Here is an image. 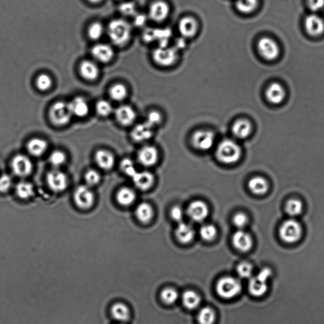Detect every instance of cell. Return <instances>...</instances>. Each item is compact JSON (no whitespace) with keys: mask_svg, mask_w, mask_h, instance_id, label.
<instances>
[{"mask_svg":"<svg viewBox=\"0 0 324 324\" xmlns=\"http://www.w3.org/2000/svg\"><path fill=\"white\" fill-rule=\"evenodd\" d=\"M170 215L172 219L181 222L184 217L183 210L179 206L173 207L170 211Z\"/></svg>","mask_w":324,"mask_h":324,"instance_id":"53","label":"cell"},{"mask_svg":"<svg viewBox=\"0 0 324 324\" xmlns=\"http://www.w3.org/2000/svg\"><path fill=\"white\" fill-rule=\"evenodd\" d=\"M96 111L97 114L102 117H107L112 114L113 108L109 102L101 100V101L97 102Z\"/></svg>","mask_w":324,"mask_h":324,"instance_id":"47","label":"cell"},{"mask_svg":"<svg viewBox=\"0 0 324 324\" xmlns=\"http://www.w3.org/2000/svg\"><path fill=\"white\" fill-rule=\"evenodd\" d=\"M232 242L234 246L241 252H247L251 250L253 247V239L252 236L243 229H239L234 233Z\"/></svg>","mask_w":324,"mask_h":324,"instance_id":"15","label":"cell"},{"mask_svg":"<svg viewBox=\"0 0 324 324\" xmlns=\"http://www.w3.org/2000/svg\"><path fill=\"white\" fill-rule=\"evenodd\" d=\"M47 184L55 193H61L67 188L68 178L66 173L57 168L49 171L46 176Z\"/></svg>","mask_w":324,"mask_h":324,"instance_id":"9","label":"cell"},{"mask_svg":"<svg viewBox=\"0 0 324 324\" xmlns=\"http://www.w3.org/2000/svg\"><path fill=\"white\" fill-rule=\"evenodd\" d=\"M214 142V134L210 131H197L192 136V143L195 148L201 151H207L210 149L213 146Z\"/></svg>","mask_w":324,"mask_h":324,"instance_id":"12","label":"cell"},{"mask_svg":"<svg viewBox=\"0 0 324 324\" xmlns=\"http://www.w3.org/2000/svg\"><path fill=\"white\" fill-rule=\"evenodd\" d=\"M53 81L50 76L45 73L39 75L36 80V85L41 91H47L51 88Z\"/></svg>","mask_w":324,"mask_h":324,"instance_id":"45","label":"cell"},{"mask_svg":"<svg viewBox=\"0 0 324 324\" xmlns=\"http://www.w3.org/2000/svg\"><path fill=\"white\" fill-rule=\"evenodd\" d=\"M119 10L123 15L130 16L136 14L135 5L132 2H125L120 5Z\"/></svg>","mask_w":324,"mask_h":324,"instance_id":"52","label":"cell"},{"mask_svg":"<svg viewBox=\"0 0 324 324\" xmlns=\"http://www.w3.org/2000/svg\"><path fill=\"white\" fill-rule=\"evenodd\" d=\"M232 132L234 136L239 139H245L252 132V126L249 120L241 118L235 121L232 126Z\"/></svg>","mask_w":324,"mask_h":324,"instance_id":"24","label":"cell"},{"mask_svg":"<svg viewBox=\"0 0 324 324\" xmlns=\"http://www.w3.org/2000/svg\"><path fill=\"white\" fill-rule=\"evenodd\" d=\"M153 128L146 122L139 123L134 128L131 132L132 138L137 142H143L148 140L153 135Z\"/></svg>","mask_w":324,"mask_h":324,"instance_id":"25","label":"cell"},{"mask_svg":"<svg viewBox=\"0 0 324 324\" xmlns=\"http://www.w3.org/2000/svg\"><path fill=\"white\" fill-rule=\"evenodd\" d=\"M217 234V229L213 225H205L200 228V236L205 241L209 242L214 240Z\"/></svg>","mask_w":324,"mask_h":324,"instance_id":"40","label":"cell"},{"mask_svg":"<svg viewBox=\"0 0 324 324\" xmlns=\"http://www.w3.org/2000/svg\"><path fill=\"white\" fill-rule=\"evenodd\" d=\"M161 298L165 304L172 305L178 301L179 298L178 292L172 288L163 289L161 292Z\"/></svg>","mask_w":324,"mask_h":324,"instance_id":"41","label":"cell"},{"mask_svg":"<svg viewBox=\"0 0 324 324\" xmlns=\"http://www.w3.org/2000/svg\"><path fill=\"white\" fill-rule=\"evenodd\" d=\"M87 1L91 3V4H99L103 0H87Z\"/></svg>","mask_w":324,"mask_h":324,"instance_id":"56","label":"cell"},{"mask_svg":"<svg viewBox=\"0 0 324 324\" xmlns=\"http://www.w3.org/2000/svg\"><path fill=\"white\" fill-rule=\"evenodd\" d=\"M201 300L200 295L194 291H186L182 296L184 306L189 310L196 309L201 304Z\"/></svg>","mask_w":324,"mask_h":324,"instance_id":"34","label":"cell"},{"mask_svg":"<svg viewBox=\"0 0 324 324\" xmlns=\"http://www.w3.org/2000/svg\"><path fill=\"white\" fill-rule=\"evenodd\" d=\"M97 166L105 170H111L115 165L114 154L107 149H99L94 155Z\"/></svg>","mask_w":324,"mask_h":324,"instance_id":"20","label":"cell"},{"mask_svg":"<svg viewBox=\"0 0 324 324\" xmlns=\"http://www.w3.org/2000/svg\"><path fill=\"white\" fill-rule=\"evenodd\" d=\"M139 163L144 167H152L159 159V153L154 146H146L139 149L138 154Z\"/></svg>","mask_w":324,"mask_h":324,"instance_id":"16","label":"cell"},{"mask_svg":"<svg viewBox=\"0 0 324 324\" xmlns=\"http://www.w3.org/2000/svg\"><path fill=\"white\" fill-rule=\"evenodd\" d=\"M304 209V205L300 200L297 199L289 200L286 205V212L291 217H296L301 214Z\"/></svg>","mask_w":324,"mask_h":324,"instance_id":"38","label":"cell"},{"mask_svg":"<svg viewBox=\"0 0 324 324\" xmlns=\"http://www.w3.org/2000/svg\"><path fill=\"white\" fill-rule=\"evenodd\" d=\"M113 317L120 322H128L130 319L131 312L127 305L122 303H117L111 308Z\"/></svg>","mask_w":324,"mask_h":324,"instance_id":"31","label":"cell"},{"mask_svg":"<svg viewBox=\"0 0 324 324\" xmlns=\"http://www.w3.org/2000/svg\"><path fill=\"white\" fill-rule=\"evenodd\" d=\"M135 214L141 222L146 223L150 222L154 217V210L151 205L147 203H141L136 207Z\"/></svg>","mask_w":324,"mask_h":324,"instance_id":"33","label":"cell"},{"mask_svg":"<svg viewBox=\"0 0 324 324\" xmlns=\"http://www.w3.org/2000/svg\"><path fill=\"white\" fill-rule=\"evenodd\" d=\"M272 275V270L267 267L260 270L256 276H252L248 283L250 293L255 297L264 296L268 291V280Z\"/></svg>","mask_w":324,"mask_h":324,"instance_id":"5","label":"cell"},{"mask_svg":"<svg viewBox=\"0 0 324 324\" xmlns=\"http://www.w3.org/2000/svg\"><path fill=\"white\" fill-rule=\"evenodd\" d=\"M73 200L76 205L82 210H88L93 207L95 202V195L91 187L81 185L76 189Z\"/></svg>","mask_w":324,"mask_h":324,"instance_id":"7","label":"cell"},{"mask_svg":"<svg viewBox=\"0 0 324 324\" xmlns=\"http://www.w3.org/2000/svg\"><path fill=\"white\" fill-rule=\"evenodd\" d=\"M279 236L281 240L287 244H294L301 239L303 235V228L297 220L288 219L282 223L279 228Z\"/></svg>","mask_w":324,"mask_h":324,"instance_id":"3","label":"cell"},{"mask_svg":"<svg viewBox=\"0 0 324 324\" xmlns=\"http://www.w3.org/2000/svg\"><path fill=\"white\" fill-rule=\"evenodd\" d=\"M234 225L239 229H243L248 223L247 215L243 212H238L234 215L233 218Z\"/></svg>","mask_w":324,"mask_h":324,"instance_id":"49","label":"cell"},{"mask_svg":"<svg viewBox=\"0 0 324 324\" xmlns=\"http://www.w3.org/2000/svg\"><path fill=\"white\" fill-rule=\"evenodd\" d=\"M197 320L200 324H214L216 315L214 310L210 307H204L197 314Z\"/></svg>","mask_w":324,"mask_h":324,"instance_id":"36","label":"cell"},{"mask_svg":"<svg viewBox=\"0 0 324 324\" xmlns=\"http://www.w3.org/2000/svg\"><path fill=\"white\" fill-rule=\"evenodd\" d=\"M91 53L94 59L104 63L110 62L114 55L112 47L105 44H99L94 46Z\"/></svg>","mask_w":324,"mask_h":324,"instance_id":"23","label":"cell"},{"mask_svg":"<svg viewBox=\"0 0 324 324\" xmlns=\"http://www.w3.org/2000/svg\"><path fill=\"white\" fill-rule=\"evenodd\" d=\"M146 22V18L143 16V15H139L138 16H136L135 18V20H134V22H135L136 24L138 26H143L144 22Z\"/></svg>","mask_w":324,"mask_h":324,"instance_id":"55","label":"cell"},{"mask_svg":"<svg viewBox=\"0 0 324 324\" xmlns=\"http://www.w3.org/2000/svg\"><path fill=\"white\" fill-rule=\"evenodd\" d=\"M49 162L55 168L61 167L67 161V156L61 150H55L53 152L49 157Z\"/></svg>","mask_w":324,"mask_h":324,"instance_id":"42","label":"cell"},{"mask_svg":"<svg viewBox=\"0 0 324 324\" xmlns=\"http://www.w3.org/2000/svg\"><path fill=\"white\" fill-rule=\"evenodd\" d=\"M88 34L92 39L96 40L101 38L104 34V27L100 23H93L89 28Z\"/></svg>","mask_w":324,"mask_h":324,"instance_id":"48","label":"cell"},{"mask_svg":"<svg viewBox=\"0 0 324 324\" xmlns=\"http://www.w3.org/2000/svg\"><path fill=\"white\" fill-rule=\"evenodd\" d=\"M268 184L265 179L257 176L250 179L248 182V188L253 193L262 196L267 193Z\"/></svg>","mask_w":324,"mask_h":324,"instance_id":"28","label":"cell"},{"mask_svg":"<svg viewBox=\"0 0 324 324\" xmlns=\"http://www.w3.org/2000/svg\"><path fill=\"white\" fill-rule=\"evenodd\" d=\"M101 175L96 170L89 169L87 171L84 179L86 185L93 187L97 185L101 181Z\"/></svg>","mask_w":324,"mask_h":324,"instance_id":"44","label":"cell"},{"mask_svg":"<svg viewBox=\"0 0 324 324\" xmlns=\"http://www.w3.org/2000/svg\"><path fill=\"white\" fill-rule=\"evenodd\" d=\"M307 32L312 36L322 35L324 32V22L322 18L316 14L308 15L305 21Z\"/></svg>","mask_w":324,"mask_h":324,"instance_id":"17","label":"cell"},{"mask_svg":"<svg viewBox=\"0 0 324 324\" xmlns=\"http://www.w3.org/2000/svg\"><path fill=\"white\" fill-rule=\"evenodd\" d=\"M178 28L179 33L184 38H191L197 33L198 23L193 17H184L179 22Z\"/></svg>","mask_w":324,"mask_h":324,"instance_id":"18","label":"cell"},{"mask_svg":"<svg viewBox=\"0 0 324 324\" xmlns=\"http://www.w3.org/2000/svg\"><path fill=\"white\" fill-rule=\"evenodd\" d=\"M153 59L157 65L167 67L177 61L178 54L177 49L168 48L167 46H159L153 53Z\"/></svg>","mask_w":324,"mask_h":324,"instance_id":"8","label":"cell"},{"mask_svg":"<svg viewBox=\"0 0 324 324\" xmlns=\"http://www.w3.org/2000/svg\"><path fill=\"white\" fill-rule=\"evenodd\" d=\"M108 33L112 43L118 46H122L130 41L131 34V26L127 21L123 19H115L110 23L108 28Z\"/></svg>","mask_w":324,"mask_h":324,"instance_id":"1","label":"cell"},{"mask_svg":"<svg viewBox=\"0 0 324 324\" xmlns=\"http://www.w3.org/2000/svg\"><path fill=\"white\" fill-rule=\"evenodd\" d=\"M69 106L72 114L77 117H84L88 114V104L83 97H76L70 103Z\"/></svg>","mask_w":324,"mask_h":324,"instance_id":"32","label":"cell"},{"mask_svg":"<svg viewBox=\"0 0 324 324\" xmlns=\"http://www.w3.org/2000/svg\"><path fill=\"white\" fill-rule=\"evenodd\" d=\"M188 216L194 222H201L206 219L209 214L208 205L202 200H195L189 204L188 210Z\"/></svg>","mask_w":324,"mask_h":324,"instance_id":"13","label":"cell"},{"mask_svg":"<svg viewBox=\"0 0 324 324\" xmlns=\"http://www.w3.org/2000/svg\"><path fill=\"white\" fill-rule=\"evenodd\" d=\"M80 72L84 79L89 81H93L98 77L99 70L95 63L86 60L81 63Z\"/></svg>","mask_w":324,"mask_h":324,"instance_id":"29","label":"cell"},{"mask_svg":"<svg viewBox=\"0 0 324 324\" xmlns=\"http://www.w3.org/2000/svg\"><path fill=\"white\" fill-rule=\"evenodd\" d=\"M162 117L161 114L157 111H152L147 114L145 122L154 128L155 126L161 123Z\"/></svg>","mask_w":324,"mask_h":324,"instance_id":"50","label":"cell"},{"mask_svg":"<svg viewBox=\"0 0 324 324\" xmlns=\"http://www.w3.org/2000/svg\"><path fill=\"white\" fill-rule=\"evenodd\" d=\"M286 96V92L280 84H271L266 91V97L271 104L279 105L283 102Z\"/></svg>","mask_w":324,"mask_h":324,"instance_id":"21","label":"cell"},{"mask_svg":"<svg viewBox=\"0 0 324 324\" xmlns=\"http://www.w3.org/2000/svg\"><path fill=\"white\" fill-rule=\"evenodd\" d=\"M254 267L251 263L243 262L239 263L237 267V273L242 279H250L253 276Z\"/></svg>","mask_w":324,"mask_h":324,"instance_id":"43","label":"cell"},{"mask_svg":"<svg viewBox=\"0 0 324 324\" xmlns=\"http://www.w3.org/2000/svg\"><path fill=\"white\" fill-rule=\"evenodd\" d=\"M259 0H236L237 9L243 14H251L256 10Z\"/></svg>","mask_w":324,"mask_h":324,"instance_id":"37","label":"cell"},{"mask_svg":"<svg viewBox=\"0 0 324 324\" xmlns=\"http://www.w3.org/2000/svg\"><path fill=\"white\" fill-rule=\"evenodd\" d=\"M120 168L125 175L130 176L131 178L138 172L136 169L134 162L129 159H125L122 160L120 163Z\"/></svg>","mask_w":324,"mask_h":324,"instance_id":"46","label":"cell"},{"mask_svg":"<svg viewBox=\"0 0 324 324\" xmlns=\"http://www.w3.org/2000/svg\"><path fill=\"white\" fill-rule=\"evenodd\" d=\"M13 172L20 178H26L33 172V163L28 156L18 154L13 158L11 163Z\"/></svg>","mask_w":324,"mask_h":324,"instance_id":"10","label":"cell"},{"mask_svg":"<svg viewBox=\"0 0 324 324\" xmlns=\"http://www.w3.org/2000/svg\"><path fill=\"white\" fill-rule=\"evenodd\" d=\"M116 198L120 205L123 207H128L135 202L136 195L133 189L128 187H123L117 191Z\"/></svg>","mask_w":324,"mask_h":324,"instance_id":"30","label":"cell"},{"mask_svg":"<svg viewBox=\"0 0 324 324\" xmlns=\"http://www.w3.org/2000/svg\"><path fill=\"white\" fill-rule=\"evenodd\" d=\"M115 117L120 125L129 126L135 121L136 114L131 107L129 105H122L116 110Z\"/></svg>","mask_w":324,"mask_h":324,"instance_id":"19","label":"cell"},{"mask_svg":"<svg viewBox=\"0 0 324 324\" xmlns=\"http://www.w3.org/2000/svg\"><path fill=\"white\" fill-rule=\"evenodd\" d=\"M258 50L263 58L267 60H273L278 57L280 49L278 43L270 38H262L258 43Z\"/></svg>","mask_w":324,"mask_h":324,"instance_id":"11","label":"cell"},{"mask_svg":"<svg viewBox=\"0 0 324 324\" xmlns=\"http://www.w3.org/2000/svg\"><path fill=\"white\" fill-rule=\"evenodd\" d=\"M127 88L122 84H117L112 87L110 90V95L115 101L121 102L127 97Z\"/></svg>","mask_w":324,"mask_h":324,"instance_id":"39","label":"cell"},{"mask_svg":"<svg viewBox=\"0 0 324 324\" xmlns=\"http://www.w3.org/2000/svg\"><path fill=\"white\" fill-rule=\"evenodd\" d=\"M49 115L52 122L57 126L67 124L73 115L69 104L62 102L55 103L50 109Z\"/></svg>","mask_w":324,"mask_h":324,"instance_id":"6","label":"cell"},{"mask_svg":"<svg viewBox=\"0 0 324 324\" xmlns=\"http://www.w3.org/2000/svg\"><path fill=\"white\" fill-rule=\"evenodd\" d=\"M132 179L134 185L143 191L147 190L151 188L155 182L154 175L147 171L137 172Z\"/></svg>","mask_w":324,"mask_h":324,"instance_id":"22","label":"cell"},{"mask_svg":"<svg viewBox=\"0 0 324 324\" xmlns=\"http://www.w3.org/2000/svg\"><path fill=\"white\" fill-rule=\"evenodd\" d=\"M48 147L46 141L38 138L31 139L27 144L28 152L34 157H40L45 154Z\"/></svg>","mask_w":324,"mask_h":324,"instance_id":"27","label":"cell"},{"mask_svg":"<svg viewBox=\"0 0 324 324\" xmlns=\"http://www.w3.org/2000/svg\"><path fill=\"white\" fill-rule=\"evenodd\" d=\"M242 290L240 281L233 277H223L216 285L217 294L223 299H232L238 296Z\"/></svg>","mask_w":324,"mask_h":324,"instance_id":"4","label":"cell"},{"mask_svg":"<svg viewBox=\"0 0 324 324\" xmlns=\"http://www.w3.org/2000/svg\"><path fill=\"white\" fill-rule=\"evenodd\" d=\"M308 6L312 12H317L323 9L324 0H308Z\"/></svg>","mask_w":324,"mask_h":324,"instance_id":"54","label":"cell"},{"mask_svg":"<svg viewBox=\"0 0 324 324\" xmlns=\"http://www.w3.org/2000/svg\"><path fill=\"white\" fill-rule=\"evenodd\" d=\"M15 192L18 197L22 200H28L33 197L34 193V186L28 181H20L15 187Z\"/></svg>","mask_w":324,"mask_h":324,"instance_id":"35","label":"cell"},{"mask_svg":"<svg viewBox=\"0 0 324 324\" xmlns=\"http://www.w3.org/2000/svg\"><path fill=\"white\" fill-rule=\"evenodd\" d=\"M175 233L179 242L183 244L190 243L194 237V231L192 226L183 222L179 223Z\"/></svg>","mask_w":324,"mask_h":324,"instance_id":"26","label":"cell"},{"mask_svg":"<svg viewBox=\"0 0 324 324\" xmlns=\"http://www.w3.org/2000/svg\"><path fill=\"white\" fill-rule=\"evenodd\" d=\"M12 186V179L9 175H4L0 177V192L7 193Z\"/></svg>","mask_w":324,"mask_h":324,"instance_id":"51","label":"cell"},{"mask_svg":"<svg viewBox=\"0 0 324 324\" xmlns=\"http://www.w3.org/2000/svg\"><path fill=\"white\" fill-rule=\"evenodd\" d=\"M170 14V7L167 2L158 0L150 5L149 16L156 22H162L167 19Z\"/></svg>","mask_w":324,"mask_h":324,"instance_id":"14","label":"cell"},{"mask_svg":"<svg viewBox=\"0 0 324 324\" xmlns=\"http://www.w3.org/2000/svg\"><path fill=\"white\" fill-rule=\"evenodd\" d=\"M242 151L239 144L231 139L220 142L216 150V156L225 164H234L241 159Z\"/></svg>","mask_w":324,"mask_h":324,"instance_id":"2","label":"cell"}]
</instances>
